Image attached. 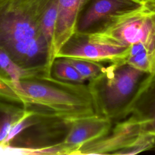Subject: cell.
<instances>
[{
	"label": "cell",
	"instance_id": "cell-16",
	"mask_svg": "<svg viewBox=\"0 0 155 155\" xmlns=\"http://www.w3.org/2000/svg\"><path fill=\"white\" fill-rule=\"evenodd\" d=\"M0 1H2V0H0Z\"/></svg>",
	"mask_w": 155,
	"mask_h": 155
},
{
	"label": "cell",
	"instance_id": "cell-4",
	"mask_svg": "<svg viewBox=\"0 0 155 155\" xmlns=\"http://www.w3.org/2000/svg\"><path fill=\"white\" fill-rule=\"evenodd\" d=\"M148 75L125 62L110 64L87 84L96 114L120 120L139 85Z\"/></svg>",
	"mask_w": 155,
	"mask_h": 155
},
{
	"label": "cell",
	"instance_id": "cell-13",
	"mask_svg": "<svg viewBox=\"0 0 155 155\" xmlns=\"http://www.w3.org/2000/svg\"><path fill=\"white\" fill-rule=\"evenodd\" d=\"M51 76L64 82L84 84L86 81L65 58H56L51 66Z\"/></svg>",
	"mask_w": 155,
	"mask_h": 155
},
{
	"label": "cell",
	"instance_id": "cell-12",
	"mask_svg": "<svg viewBox=\"0 0 155 155\" xmlns=\"http://www.w3.org/2000/svg\"><path fill=\"white\" fill-rule=\"evenodd\" d=\"M38 74H47L37 71L27 70L21 67L0 47V78L18 80Z\"/></svg>",
	"mask_w": 155,
	"mask_h": 155
},
{
	"label": "cell",
	"instance_id": "cell-2",
	"mask_svg": "<svg viewBox=\"0 0 155 155\" xmlns=\"http://www.w3.org/2000/svg\"><path fill=\"white\" fill-rule=\"evenodd\" d=\"M0 99L74 120L96 114L87 85L38 74L18 80L0 78Z\"/></svg>",
	"mask_w": 155,
	"mask_h": 155
},
{
	"label": "cell",
	"instance_id": "cell-7",
	"mask_svg": "<svg viewBox=\"0 0 155 155\" xmlns=\"http://www.w3.org/2000/svg\"><path fill=\"white\" fill-rule=\"evenodd\" d=\"M144 0H87L78 19L76 31L96 32L112 19L140 7Z\"/></svg>",
	"mask_w": 155,
	"mask_h": 155
},
{
	"label": "cell",
	"instance_id": "cell-6",
	"mask_svg": "<svg viewBox=\"0 0 155 155\" xmlns=\"http://www.w3.org/2000/svg\"><path fill=\"white\" fill-rule=\"evenodd\" d=\"M122 120L117 121L104 136L82 145L74 155L137 154L139 139L145 133L136 122Z\"/></svg>",
	"mask_w": 155,
	"mask_h": 155
},
{
	"label": "cell",
	"instance_id": "cell-10",
	"mask_svg": "<svg viewBox=\"0 0 155 155\" xmlns=\"http://www.w3.org/2000/svg\"><path fill=\"white\" fill-rule=\"evenodd\" d=\"M112 121L97 114L73 121L64 139L59 143L62 154H73L84 144L105 135Z\"/></svg>",
	"mask_w": 155,
	"mask_h": 155
},
{
	"label": "cell",
	"instance_id": "cell-11",
	"mask_svg": "<svg viewBox=\"0 0 155 155\" xmlns=\"http://www.w3.org/2000/svg\"><path fill=\"white\" fill-rule=\"evenodd\" d=\"M87 0H58L53 40L54 56L62 45L76 31L79 13Z\"/></svg>",
	"mask_w": 155,
	"mask_h": 155
},
{
	"label": "cell",
	"instance_id": "cell-3",
	"mask_svg": "<svg viewBox=\"0 0 155 155\" xmlns=\"http://www.w3.org/2000/svg\"><path fill=\"white\" fill-rule=\"evenodd\" d=\"M118 16L96 32L104 38L129 47L125 62L148 74L155 73V2Z\"/></svg>",
	"mask_w": 155,
	"mask_h": 155
},
{
	"label": "cell",
	"instance_id": "cell-1",
	"mask_svg": "<svg viewBox=\"0 0 155 155\" xmlns=\"http://www.w3.org/2000/svg\"><path fill=\"white\" fill-rule=\"evenodd\" d=\"M48 1H0V47L21 67L51 75L55 58L41 25Z\"/></svg>",
	"mask_w": 155,
	"mask_h": 155
},
{
	"label": "cell",
	"instance_id": "cell-14",
	"mask_svg": "<svg viewBox=\"0 0 155 155\" xmlns=\"http://www.w3.org/2000/svg\"><path fill=\"white\" fill-rule=\"evenodd\" d=\"M66 59L76 69L82 77L88 81L97 77L105 67L101 62H98L77 58Z\"/></svg>",
	"mask_w": 155,
	"mask_h": 155
},
{
	"label": "cell",
	"instance_id": "cell-15",
	"mask_svg": "<svg viewBox=\"0 0 155 155\" xmlns=\"http://www.w3.org/2000/svg\"><path fill=\"white\" fill-rule=\"evenodd\" d=\"M150 1H154V2H155V0H150Z\"/></svg>",
	"mask_w": 155,
	"mask_h": 155
},
{
	"label": "cell",
	"instance_id": "cell-8",
	"mask_svg": "<svg viewBox=\"0 0 155 155\" xmlns=\"http://www.w3.org/2000/svg\"><path fill=\"white\" fill-rule=\"evenodd\" d=\"M39 121L36 110L0 101V150H8L18 136Z\"/></svg>",
	"mask_w": 155,
	"mask_h": 155
},
{
	"label": "cell",
	"instance_id": "cell-9",
	"mask_svg": "<svg viewBox=\"0 0 155 155\" xmlns=\"http://www.w3.org/2000/svg\"><path fill=\"white\" fill-rule=\"evenodd\" d=\"M124 119L138 124L144 133L155 135V73L148 74L141 82Z\"/></svg>",
	"mask_w": 155,
	"mask_h": 155
},
{
	"label": "cell",
	"instance_id": "cell-5",
	"mask_svg": "<svg viewBox=\"0 0 155 155\" xmlns=\"http://www.w3.org/2000/svg\"><path fill=\"white\" fill-rule=\"evenodd\" d=\"M129 51V47L111 42L96 33L75 31L60 48L55 58H77L113 64L125 62Z\"/></svg>",
	"mask_w": 155,
	"mask_h": 155
}]
</instances>
